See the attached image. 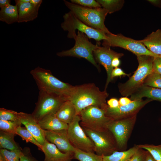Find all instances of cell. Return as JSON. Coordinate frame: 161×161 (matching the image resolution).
Segmentation results:
<instances>
[{
	"label": "cell",
	"mask_w": 161,
	"mask_h": 161,
	"mask_svg": "<svg viewBox=\"0 0 161 161\" xmlns=\"http://www.w3.org/2000/svg\"><path fill=\"white\" fill-rule=\"evenodd\" d=\"M38 99L32 115L38 122L45 116L55 114L66 100L55 93L39 90Z\"/></svg>",
	"instance_id": "8"
},
{
	"label": "cell",
	"mask_w": 161,
	"mask_h": 161,
	"mask_svg": "<svg viewBox=\"0 0 161 161\" xmlns=\"http://www.w3.org/2000/svg\"><path fill=\"white\" fill-rule=\"evenodd\" d=\"M148 151L140 148L130 159V161H144Z\"/></svg>",
	"instance_id": "36"
},
{
	"label": "cell",
	"mask_w": 161,
	"mask_h": 161,
	"mask_svg": "<svg viewBox=\"0 0 161 161\" xmlns=\"http://www.w3.org/2000/svg\"><path fill=\"white\" fill-rule=\"evenodd\" d=\"M41 151L45 155L44 161H71L74 159V153H63L55 144L46 140Z\"/></svg>",
	"instance_id": "17"
},
{
	"label": "cell",
	"mask_w": 161,
	"mask_h": 161,
	"mask_svg": "<svg viewBox=\"0 0 161 161\" xmlns=\"http://www.w3.org/2000/svg\"><path fill=\"white\" fill-rule=\"evenodd\" d=\"M109 94L101 91L94 83H88L75 86V90L69 99L75 106L77 115L84 109L90 106L101 108L106 103Z\"/></svg>",
	"instance_id": "1"
},
{
	"label": "cell",
	"mask_w": 161,
	"mask_h": 161,
	"mask_svg": "<svg viewBox=\"0 0 161 161\" xmlns=\"http://www.w3.org/2000/svg\"><path fill=\"white\" fill-rule=\"evenodd\" d=\"M132 100L142 99L144 97L161 101V89L143 85L131 96Z\"/></svg>",
	"instance_id": "19"
},
{
	"label": "cell",
	"mask_w": 161,
	"mask_h": 161,
	"mask_svg": "<svg viewBox=\"0 0 161 161\" xmlns=\"http://www.w3.org/2000/svg\"><path fill=\"white\" fill-rule=\"evenodd\" d=\"M153 72L161 75V56L154 58L153 64Z\"/></svg>",
	"instance_id": "37"
},
{
	"label": "cell",
	"mask_w": 161,
	"mask_h": 161,
	"mask_svg": "<svg viewBox=\"0 0 161 161\" xmlns=\"http://www.w3.org/2000/svg\"><path fill=\"white\" fill-rule=\"evenodd\" d=\"M30 2L35 5H41L42 2V0H30Z\"/></svg>",
	"instance_id": "45"
},
{
	"label": "cell",
	"mask_w": 161,
	"mask_h": 161,
	"mask_svg": "<svg viewBox=\"0 0 161 161\" xmlns=\"http://www.w3.org/2000/svg\"><path fill=\"white\" fill-rule=\"evenodd\" d=\"M140 148L148 151L157 161H161V145L140 144L138 145Z\"/></svg>",
	"instance_id": "31"
},
{
	"label": "cell",
	"mask_w": 161,
	"mask_h": 161,
	"mask_svg": "<svg viewBox=\"0 0 161 161\" xmlns=\"http://www.w3.org/2000/svg\"><path fill=\"white\" fill-rule=\"evenodd\" d=\"M79 115L82 127L97 131L108 129V125L113 120L106 115L103 109L95 106H90L84 109Z\"/></svg>",
	"instance_id": "7"
},
{
	"label": "cell",
	"mask_w": 161,
	"mask_h": 161,
	"mask_svg": "<svg viewBox=\"0 0 161 161\" xmlns=\"http://www.w3.org/2000/svg\"><path fill=\"white\" fill-rule=\"evenodd\" d=\"M15 134L0 131V148H5L11 151L21 150V148L14 140Z\"/></svg>",
	"instance_id": "25"
},
{
	"label": "cell",
	"mask_w": 161,
	"mask_h": 161,
	"mask_svg": "<svg viewBox=\"0 0 161 161\" xmlns=\"http://www.w3.org/2000/svg\"><path fill=\"white\" fill-rule=\"evenodd\" d=\"M16 4L20 3H26L30 2V0H15Z\"/></svg>",
	"instance_id": "46"
},
{
	"label": "cell",
	"mask_w": 161,
	"mask_h": 161,
	"mask_svg": "<svg viewBox=\"0 0 161 161\" xmlns=\"http://www.w3.org/2000/svg\"><path fill=\"white\" fill-rule=\"evenodd\" d=\"M74 39L75 43L73 47L68 50L58 52L56 55L61 57H74L84 58L100 71V67L97 64L93 55V51L98 46L92 44L85 34L79 31Z\"/></svg>",
	"instance_id": "6"
},
{
	"label": "cell",
	"mask_w": 161,
	"mask_h": 161,
	"mask_svg": "<svg viewBox=\"0 0 161 161\" xmlns=\"http://www.w3.org/2000/svg\"><path fill=\"white\" fill-rule=\"evenodd\" d=\"M82 128L87 135L93 142L96 154L109 156L118 150L115 139L108 129L97 131Z\"/></svg>",
	"instance_id": "10"
},
{
	"label": "cell",
	"mask_w": 161,
	"mask_h": 161,
	"mask_svg": "<svg viewBox=\"0 0 161 161\" xmlns=\"http://www.w3.org/2000/svg\"><path fill=\"white\" fill-rule=\"evenodd\" d=\"M154 58L146 55L137 56L138 62L137 69L126 82L118 85L119 92L122 96H131L143 85L146 78L153 72Z\"/></svg>",
	"instance_id": "4"
},
{
	"label": "cell",
	"mask_w": 161,
	"mask_h": 161,
	"mask_svg": "<svg viewBox=\"0 0 161 161\" xmlns=\"http://www.w3.org/2000/svg\"><path fill=\"white\" fill-rule=\"evenodd\" d=\"M64 1L70 11L86 25L106 34L112 33L104 24L106 17L108 13L105 9L85 7L66 0Z\"/></svg>",
	"instance_id": "3"
},
{
	"label": "cell",
	"mask_w": 161,
	"mask_h": 161,
	"mask_svg": "<svg viewBox=\"0 0 161 161\" xmlns=\"http://www.w3.org/2000/svg\"><path fill=\"white\" fill-rule=\"evenodd\" d=\"M96 1L109 14L120 10L124 3V1L123 0H97Z\"/></svg>",
	"instance_id": "26"
},
{
	"label": "cell",
	"mask_w": 161,
	"mask_h": 161,
	"mask_svg": "<svg viewBox=\"0 0 161 161\" xmlns=\"http://www.w3.org/2000/svg\"><path fill=\"white\" fill-rule=\"evenodd\" d=\"M16 134L20 136L23 140H25L27 142H30L35 145L39 150L41 151L42 146L38 143L32 134L25 127L19 126L16 129Z\"/></svg>",
	"instance_id": "28"
},
{
	"label": "cell",
	"mask_w": 161,
	"mask_h": 161,
	"mask_svg": "<svg viewBox=\"0 0 161 161\" xmlns=\"http://www.w3.org/2000/svg\"><path fill=\"white\" fill-rule=\"evenodd\" d=\"M21 150L11 151L0 148V157L4 161H19Z\"/></svg>",
	"instance_id": "30"
},
{
	"label": "cell",
	"mask_w": 161,
	"mask_h": 161,
	"mask_svg": "<svg viewBox=\"0 0 161 161\" xmlns=\"http://www.w3.org/2000/svg\"><path fill=\"white\" fill-rule=\"evenodd\" d=\"M147 1L155 6L161 8V0H148Z\"/></svg>",
	"instance_id": "43"
},
{
	"label": "cell",
	"mask_w": 161,
	"mask_h": 161,
	"mask_svg": "<svg viewBox=\"0 0 161 161\" xmlns=\"http://www.w3.org/2000/svg\"><path fill=\"white\" fill-rule=\"evenodd\" d=\"M0 120L13 121L19 120L18 112L4 108H0Z\"/></svg>",
	"instance_id": "33"
},
{
	"label": "cell",
	"mask_w": 161,
	"mask_h": 161,
	"mask_svg": "<svg viewBox=\"0 0 161 161\" xmlns=\"http://www.w3.org/2000/svg\"><path fill=\"white\" fill-rule=\"evenodd\" d=\"M118 57L114 58L112 61V65L113 67L116 68L119 66L120 64V61Z\"/></svg>",
	"instance_id": "41"
},
{
	"label": "cell",
	"mask_w": 161,
	"mask_h": 161,
	"mask_svg": "<svg viewBox=\"0 0 161 161\" xmlns=\"http://www.w3.org/2000/svg\"><path fill=\"white\" fill-rule=\"evenodd\" d=\"M132 101L127 97H122L119 100V105L124 106L127 105L131 102Z\"/></svg>",
	"instance_id": "40"
},
{
	"label": "cell",
	"mask_w": 161,
	"mask_h": 161,
	"mask_svg": "<svg viewBox=\"0 0 161 161\" xmlns=\"http://www.w3.org/2000/svg\"><path fill=\"white\" fill-rule=\"evenodd\" d=\"M71 3L81 6L89 8L102 7L101 5L94 0H71Z\"/></svg>",
	"instance_id": "34"
},
{
	"label": "cell",
	"mask_w": 161,
	"mask_h": 161,
	"mask_svg": "<svg viewBox=\"0 0 161 161\" xmlns=\"http://www.w3.org/2000/svg\"><path fill=\"white\" fill-rule=\"evenodd\" d=\"M80 115H77L72 121L68 124V138L75 148L86 152L95 153L94 144L80 125Z\"/></svg>",
	"instance_id": "12"
},
{
	"label": "cell",
	"mask_w": 161,
	"mask_h": 161,
	"mask_svg": "<svg viewBox=\"0 0 161 161\" xmlns=\"http://www.w3.org/2000/svg\"><path fill=\"white\" fill-rule=\"evenodd\" d=\"M38 122L42 129L48 131L67 129L68 127V124L59 120L55 114L47 115Z\"/></svg>",
	"instance_id": "20"
},
{
	"label": "cell",
	"mask_w": 161,
	"mask_h": 161,
	"mask_svg": "<svg viewBox=\"0 0 161 161\" xmlns=\"http://www.w3.org/2000/svg\"><path fill=\"white\" fill-rule=\"evenodd\" d=\"M140 148L138 145L134 146L127 150L116 151L109 156H102L103 161H130L133 155Z\"/></svg>",
	"instance_id": "23"
},
{
	"label": "cell",
	"mask_w": 161,
	"mask_h": 161,
	"mask_svg": "<svg viewBox=\"0 0 161 161\" xmlns=\"http://www.w3.org/2000/svg\"><path fill=\"white\" fill-rule=\"evenodd\" d=\"M129 76V75L124 72L119 67L115 68L113 69L111 74V78H113L116 77L121 76Z\"/></svg>",
	"instance_id": "38"
},
{
	"label": "cell",
	"mask_w": 161,
	"mask_h": 161,
	"mask_svg": "<svg viewBox=\"0 0 161 161\" xmlns=\"http://www.w3.org/2000/svg\"><path fill=\"white\" fill-rule=\"evenodd\" d=\"M93 55L96 63L102 65L106 71L107 78L104 89L106 91L109 84L112 80L111 74L113 69L112 65V61L115 57L121 58L124 54L113 50L109 46H98L93 51Z\"/></svg>",
	"instance_id": "14"
},
{
	"label": "cell",
	"mask_w": 161,
	"mask_h": 161,
	"mask_svg": "<svg viewBox=\"0 0 161 161\" xmlns=\"http://www.w3.org/2000/svg\"><path fill=\"white\" fill-rule=\"evenodd\" d=\"M107 105L110 108H115L119 105V100L115 98L110 99L107 101Z\"/></svg>",
	"instance_id": "39"
},
{
	"label": "cell",
	"mask_w": 161,
	"mask_h": 161,
	"mask_svg": "<svg viewBox=\"0 0 161 161\" xmlns=\"http://www.w3.org/2000/svg\"><path fill=\"white\" fill-rule=\"evenodd\" d=\"M30 73L39 90L55 93L66 100H69L75 90V86L60 80L49 70L38 66L31 70Z\"/></svg>",
	"instance_id": "2"
},
{
	"label": "cell",
	"mask_w": 161,
	"mask_h": 161,
	"mask_svg": "<svg viewBox=\"0 0 161 161\" xmlns=\"http://www.w3.org/2000/svg\"><path fill=\"white\" fill-rule=\"evenodd\" d=\"M55 115L60 120L68 124L77 115L75 106L70 100H68L62 104Z\"/></svg>",
	"instance_id": "22"
},
{
	"label": "cell",
	"mask_w": 161,
	"mask_h": 161,
	"mask_svg": "<svg viewBox=\"0 0 161 161\" xmlns=\"http://www.w3.org/2000/svg\"><path fill=\"white\" fill-rule=\"evenodd\" d=\"M106 35L107 38L103 40V46L120 47L131 52L137 56L146 55L154 58L160 56L148 49L140 40H135L120 34H114L112 33Z\"/></svg>",
	"instance_id": "9"
},
{
	"label": "cell",
	"mask_w": 161,
	"mask_h": 161,
	"mask_svg": "<svg viewBox=\"0 0 161 161\" xmlns=\"http://www.w3.org/2000/svg\"><path fill=\"white\" fill-rule=\"evenodd\" d=\"M0 161H4L2 158L0 157Z\"/></svg>",
	"instance_id": "47"
},
{
	"label": "cell",
	"mask_w": 161,
	"mask_h": 161,
	"mask_svg": "<svg viewBox=\"0 0 161 161\" xmlns=\"http://www.w3.org/2000/svg\"><path fill=\"white\" fill-rule=\"evenodd\" d=\"M19 161H38L32 155L30 148L25 147L22 149Z\"/></svg>",
	"instance_id": "35"
},
{
	"label": "cell",
	"mask_w": 161,
	"mask_h": 161,
	"mask_svg": "<svg viewBox=\"0 0 161 161\" xmlns=\"http://www.w3.org/2000/svg\"><path fill=\"white\" fill-rule=\"evenodd\" d=\"M11 1L10 0H0V7L2 8L10 4Z\"/></svg>",
	"instance_id": "42"
},
{
	"label": "cell",
	"mask_w": 161,
	"mask_h": 161,
	"mask_svg": "<svg viewBox=\"0 0 161 161\" xmlns=\"http://www.w3.org/2000/svg\"><path fill=\"white\" fill-rule=\"evenodd\" d=\"M143 85L161 89V75L153 72L146 78Z\"/></svg>",
	"instance_id": "32"
},
{
	"label": "cell",
	"mask_w": 161,
	"mask_h": 161,
	"mask_svg": "<svg viewBox=\"0 0 161 161\" xmlns=\"http://www.w3.org/2000/svg\"><path fill=\"white\" fill-rule=\"evenodd\" d=\"M74 159L79 161H103L102 156L94 153L86 152L75 148Z\"/></svg>",
	"instance_id": "27"
},
{
	"label": "cell",
	"mask_w": 161,
	"mask_h": 161,
	"mask_svg": "<svg viewBox=\"0 0 161 161\" xmlns=\"http://www.w3.org/2000/svg\"><path fill=\"white\" fill-rule=\"evenodd\" d=\"M137 116L113 120L108 125V129L114 136L118 150H124L126 148L128 141L136 122Z\"/></svg>",
	"instance_id": "11"
},
{
	"label": "cell",
	"mask_w": 161,
	"mask_h": 161,
	"mask_svg": "<svg viewBox=\"0 0 161 161\" xmlns=\"http://www.w3.org/2000/svg\"><path fill=\"white\" fill-rule=\"evenodd\" d=\"M153 101L147 98L132 101L124 106L119 105L115 108L110 107L106 104L103 105L101 108L105 111L106 115L114 120L129 117L137 115L139 112L147 104Z\"/></svg>",
	"instance_id": "13"
},
{
	"label": "cell",
	"mask_w": 161,
	"mask_h": 161,
	"mask_svg": "<svg viewBox=\"0 0 161 161\" xmlns=\"http://www.w3.org/2000/svg\"><path fill=\"white\" fill-rule=\"evenodd\" d=\"M144 161H157L155 160L151 155V154L148 151Z\"/></svg>",
	"instance_id": "44"
},
{
	"label": "cell",
	"mask_w": 161,
	"mask_h": 161,
	"mask_svg": "<svg viewBox=\"0 0 161 161\" xmlns=\"http://www.w3.org/2000/svg\"><path fill=\"white\" fill-rule=\"evenodd\" d=\"M18 116L21 123L32 134L38 143L43 146L46 139L43 130L41 128L38 122L31 114L20 112H18Z\"/></svg>",
	"instance_id": "16"
},
{
	"label": "cell",
	"mask_w": 161,
	"mask_h": 161,
	"mask_svg": "<svg viewBox=\"0 0 161 161\" xmlns=\"http://www.w3.org/2000/svg\"><path fill=\"white\" fill-rule=\"evenodd\" d=\"M140 41L149 50L161 56V30L158 29L148 35Z\"/></svg>",
	"instance_id": "21"
},
{
	"label": "cell",
	"mask_w": 161,
	"mask_h": 161,
	"mask_svg": "<svg viewBox=\"0 0 161 161\" xmlns=\"http://www.w3.org/2000/svg\"><path fill=\"white\" fill-rule=\"evenodd\" d=\"M64 21L61 27L64 31L68 32L67 37L74 39L76 35V30L85 34L89 38H92L97 41L106 40V34L85 24L79 19L71 11L65 13L63 16Z\"/></svg>",
	"instance_id": "5"
},
{
	"label": "cell",
	"mask_w": 161,
	"mask_h": 161,
	"mask_svg": "<svg viewBox=\"0 0 161 161\" xmlns=\"http://www.w3.org/2000/svg\"><path fill=\"white\" fill-rule=\"evenodd\" d=\"M43 131L46 140L55 144L60 151L64 153H74L75 148L68 138L67 129L56 131L43 130Z\"/></svg>",
	"instance_id": "15"
},
{
	"label": "cell",
	"mask_w": 161,
	"mask_h": 161,
	"mask_svg": "<svg viewBox=\"0 0 161 161\" xmlns=\"http://www.w3.org/2000/svg\"><path fill=\"white\" fill-rule=\"evenodd\" d=\"M18 13L17 5L10 4L1 8L0 10V21L8 24L18 22Z\"/></svg>",
	"instance_id": "24"
},
{
	"label": "cell",
	"mask_w": 161,
	"mask_h": 161,
	"mask_svg": "<svg viewBox=\"0 0 161 161\" xmlns=\"http://www.w3.org/2000/svg\"><path fill=\"white\" fill-rule=\"evenodd\" d=\"M21 124L19 120L13 121L0 120V131L16 134L17 128Z\"/></svg>",
	"instance_id": "29"
},
{
	"label": "cell",
	"mask_w": 161,
	"mask_h": 161,
	"mask_svg": "<svg viewBox=\"0 0 161 161\" xmlns=\"http://www.w3.org/2000/svg\"><path fill=\"white\" fill-rule=\"evenodd\" d=\"M18 13V23L33 21L38 16V11L41 5L35 6L30 2L20 3L16 4Z\"/></svg>",
	"instance_id": "18"
}]
</instances>
